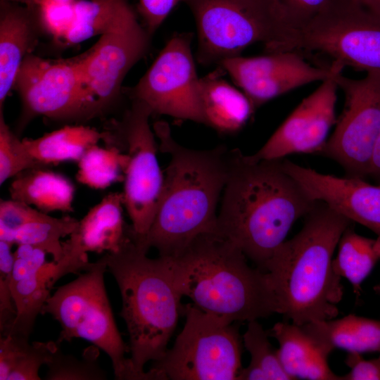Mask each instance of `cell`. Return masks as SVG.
Segmentation results:
<instances>
[{
    "mask_svg": "<svg viewBox=\"0 0 380 380\" xmlns=\"http://www.w3.org/2000/svg\"><path fill=\"white\" fill-rule=\"evenodd\" d=\"M283 159L253 161L232 150L217 217L216 233L262 271L295 222L317 202L286 171Z\"/></svg>",
    "mask_w": 380,
    "mask_h": 380,
    "instance_id": "6da1fadb",
    "label": "cell"
},
{
    "mask_svg": "<svg viewBox=\"0 0 380 380\" xmlns=\"http://www.w3.org/2000/svg\"><path fill=\"white\" fill-rule=\"evenodd\" d=\"M153 130L170 161L151 226L145 236L132 239L147 252L154 248L160 256L174 258L198 236L216 233L217 203L229 177L231 151L184 147L165 122L155 123Z\"/></svg>",
    "mask_w": 380,
    "mask_h": 380,
    "instance_id": "7a4b0ae2",
    "label": "cell"
},
{
    "mask_svg": "<svg viewBox=\"0 0 380 380\" xmlns=\"http://www.w3.org/2000/svg\"><path fill=\"white\" fill-rule=\"evenodd\" d=\"M300 232L285 240L267 262L269 277L285 319L302 326L338 315L343 286L333 255L352 221L317 201Z\"/></svg>",
    "mask_w": 380,
    "mask_h": 380,
    "instance_id": "3957f363",
    "label": "cell"
},
{
    "mask_svg": "<svg viewBox=\"0 0 380 380\" xmlns=\"http://www.w3.org/2000/svg\"><path fill=\"white\" fill-rule=\"evenodd\" d=\"M172 260L182 296L230 323L279 312L269 274L248 263L244 253L217 233L198 236Z\"/></svg>",
    "mask_w": 380,
    "mask_h": 380,
    "instance_id": "277c9868",
    "label": "cell"
},
{
    "mask_svg": "<svg viewBox=\"0 0 380 380\" xmlns=\"http://www.w3.org/2000/svg\"><path fill=\"white\" fill-rule=\"evenodd\" d=\"M147 253L130 235L118 251L102 257L120 289V315L129 334V360L137 380H153L144 366L164 355L183 310L171 258H150Z\"/></svg>",
    "mask_w": 380,
    "mask_h": 380,
    "instance_id": "5b68a950",
    "label": "cell"
},
{
    "mask_svg": "<svg viewBox=\"0 0 380 380\" xmlns=\"http://www.w3.org/2000/svg\"><path fill=\"white\" fill-rule=\"evenodd\" d=\"M198 31V59L205 64L240 56L248 46L264 44L281 51L290 28L275 0H185Z\"/></svg>",
    "mask_w": 380,
    "mask_h": 380,
    "instance_id": "8992f818",
    "label": "cell"
},
{
    "mask_svg": "<svg viewBox=\"0 0 380 380\" xmlns=\"http://www.w3.org/2000/svg\"><path fill=\"white\" fill-rule=\"evenodd\" d=\"M106 270L102 257L91 262L75 279L49 296L42 313L49 314L61 325L58 344L73 338L88 341L110 357L115 379L137 380L113 318L105 287Z\"/></svg>",
    "mask_w": 380,
    "mask_h": 380,
    "instance_id": "52a82bcc",
    "label": "cell"
},
{
    "mask_svg": "<svg viewBox=\"0 0 380 380\" xmlns=\"http://www.w3.org/2000/svg\"><path fill=\"white\" fill-rule=\"evenodd\" d=\"M182 312L186 320L174 346L149 372L154 380H237L242 369L239 328L194 303Z\"/></svg>",
    "mask_w": 380,
    "mask_h": 380,
    "instance_id": "ba28073f",
    "label": "cell"
},
{
    "mask_svg": "<svg viewBox=\"0 0 380 380\" xmlns=\"http://www.w3.org/2000/svg\"><path fill=\"white\" fill-rule=\"evenodd\" d=\"M318 51L332 63L380 72V15L360 2L291 30L284 51Z\"/></svg>",
    "mask_w": 380,
    "mask_h": 380,
    "instance_id": "9c48e42d",
    "label": "cell"
},
{
    "mask_svg": "<svg viewBox=\"0 0 380 380\" xmlns=\"http://www.w3.org/2000/svg\"><path fill=\"white\" fill-rule=\"evenodd\" d=\"M334 80L345 103L331 136L317 155L337 162L347 177L365 179L380 132V72H367L359 80L341 72Z\"/></svg>",
    "mask_w": 380,
    "mask_h": 380,
    "instance_id": "30bf717a",
    "label": "cell"
},
{
    "mask_svg": "<svg viewBox=\"0 0 380 380\" xmlns=\"http://www.w3.org/2000/svg\"><path fill=\"white\" fill-rule=\"evenodd\" d=\"M23 104V123L37 115L54 119L89 118L102 108L89 94L76 59L49 61L29 54L13 85Z\"/></svg>",
    "mask_w": 380,
    "mask_h": 380,
    "instance_id": "8fae6325",
    "label": "cell"
},
{
    "mask_svg": "<svg viewBox=\"0 0 380 380\" xmlns=\"http://www.w3.org/2000/svg\"><path fill=\"white\" fill-rule=\"evenodd\" d=\"M152 113L146 103L134 99L121 127V142L118 141L128 156L122 193L134 239L143 237L149 230L163 184L155 133L149 124Z\"/></svg>",
    "mask_w": 380,
    "mask_h": 380,
    "instance_id": "7c38bea8",
    "label": "cell"
},
{
    "mask_svg": "<svg viewBox=\"0 0 380 380\" xmlns=\"http://www.w3.org/2000/svg\"><path fill=\"white\" fill-rule=\"evenodd\" d=\"M149 35L121 0L98 42L78 58L86 87L101 108L120 93L127 72L145 54Z\"/></svg>",
    "mask_w": 380,
    "mask_h": 380,
    "instance_id": "4fadbf2b",
    "label": "cell"
},
{
    "mask_svg": "<svg viewBox=\"0 0 380 380\" xmlns=\"http://www.w3.org/2000/svg\"><path fill=\"white\" fill-rule=\"evenodd\" d=\"M153 113L205 123L191 37H172L133 89Z\"/></svg>",
    "mask_w": 380,
    "mask_h": 380,
    "instance_id": "5bb4252c",
    "label": "cell"
},
{
    "mask_svg": "<svg viewBox=\"0 0 380 380\" xmlns=\"http://www.w3.org/2000/svg\"><path fill=\"white\" fill-rule=\"evenodd\" d=\"M250 100L255 110L266 102L302 86L323 82L342 72L336 64L316 67L296 51L227 58L219 64Z\"/></svg>",
    "mask_w": 380,
    "mask_h": 380,
    "instance_id": "9a60e30c",
    "label": "cell"
},
{
    "mask_svg": "<svg viewBox=\"0 0 380 380\" xmlns=\"http://www.w3.org/2000/svg\"><path fill=\"white\" fill-rule=\"evenodd\" d=\"M338 85L334 77L321 82L305 97L254 154L253 161L284 158L293 153H315L321 151L331 127L335 113Z\"/></svg>",
    "mask_w": 380,
    "mask_h": 380,
    "instance_id": "2e32d148",
    "label": "cell"
},
{
    "mask_svg": "<svg viewBox=\"0 0 380 380\" xmlns=\"http://www.w3.org/2000/svg\"><path fill=\"white\" fill-rule=\"evenodd\" d=\"M123 207L122 193L112 192L78 221L69 239L63 242V255L55 263L52 286L68 274L87 270L91 264L88 253H113L120 249L130 234V225L124 220Z\"/></svg>",
    "mask_w": 380,
    "mask_h": 380,
    "instance_id": "e0dca14e",
    "label": "cell"
},
{
    "mask_svg": "<svg viewBox=\"0 0 380 380\" xmlns=\"http://www.w3.org/2000/svg\"><path fill=\"white\" fill-rule=\"evenodd\" d=\"M286 171L315 201L372 230L380 240V184L320 173L283 159Z\"/></svg>",
    "mask_w": 380,
    "mask_h": 380,
    "instance_id": "ac0fdd59",
    "label": "cell"
},
{
    "mask_svg": "<svg viewBox=\"0 0 380 380\" xmlns=\"http://www.w3.org/2000/svg\"><path fill=\"white\" fill-rule=\"evenodd\" d=\"M17 246L11 279L16 317L6 335L29 338L37 315L51 296L55 262L47 261L46 252L39 247Z\"/></svg>",
    "mask_w": 380,
    "mask_h": 380,
    "instance_id": "d6986e66",
    "label": "cell"
},
{
    "mask_svg": "<svg viewBox=\"0 0 380 380\" xmlns=\"http://www.w3.org/2000/svg\"><path fill=\"white\" fill-rule=\"evenodd\" d=\"M42 8L0 1V109L13 88L20 67L37 43Z\"/></svg>",
    "mask_w": 380,
    "mask_h": 380,
    "instance_id": "ffe728a7",
    "label": "cell"
},
{
    "mask_svg": "<svg viewBox=\"0 0 380 380\" xmlns=\"http://www.w3.org/2000/svg\"><path fill=\"white\" fill-rule=\"evenodd\" d=\"M268 332L278 341L281 364L292 380H342L329 368V355L301 326L279 322Z\"/></svg>",
    "mask_w": 380,
    "mask_h": 380,
    "instance_id": "44dd1931",
    "label": "cell"
},
{
    "mask_svg": "<svg viewBox=\"0 0 380 380\" xmlns=\"http://www.w3.org/2000/svg\"><path fill=\"white\" fill-rule=\"evenodd\" d=\"M301 327L328 355L336 348L349 353H380V320L350 314Z\"/></svg>",
    "mask_w": 380,
    "mask_h": 380,
    "instance_id": "7402d4cb",
    "label": "cell"
},
{
    "mask_svg": "<svg viewBox=\"0 0 380 380\" xmlns=\"http://www.w3.org/2000/svg\"><path fill=\"white\" fill-rule=\"evenodd\" d=\"M9 192L11 199L45 213L73 210L72 183L63 175L44 167L29 168L18 174L11 184Z\"/></svg>",
    "mask_w": 380,
    "mask_h": 380,
    "instance_id": "603a6c76",
    "label": "cell"
},
{
    "mask_svg": "<svg viewBox=\"0 0 380 380\" xmlns=\"http://www.w3.org/2000/svg\"><path fill=\"white\" fill-rule=\"evenodd\" d=\"M201 101L205 124L222 132H234L255 110L248 98L217 75L201 78Z\"/></svg>",
    "mask_w": 380,
    "mask_h": 380,
    "instance_id": "cb8c5ba5",
    "label": "cell"
},
{
    "mask_svg": "<svg viewBox=\"0 0 380 380\" xmlns=\"http://www.w3.org/2000/svg\"><path fill=\"white\" fill-rule=\"evenodd\" d=\"M106 133L83 126H65L37 139L23 140L29 156L37 167L66 161L78 162L84 153L102 139Z\"/></svg>",
    "mask_w": 380,
    "mask_h": 380,
    "instance_id": "d4e9b609",
    "label": "cell"
},
{
    "mask_svg": "<svg viewBox=\"0 0 380 380\" xmlns=\"http://www.w3.org/2000/svg\"><path fill=\"white\" fill-rule=\"evenodd\" d=\"M58 347L52 341L29 343V338L0 336V380H39L40 367Z\"/></svg>",
    "mask_w": 380,
    "mask_h": 380,
    "instance_id": "484cf974",
    "label": "cell"
},
{
    "mask_svg": "<svg viewBox=\"0 0 380 380\" xmlns=\"http://www.w3.org/2000/svg\"><path fill=\"white\" fill-rule=\"evenodd\" d=\"M379 260L380 240L359 235L350 225L339 239L333 268L339 277L350 282L358 298L362 283Z\"/></svg>",
    "mask_w": 380,
    "mask_h": 380,
    "instance_id": "4316f807",
    "label": "cell"
},
{
    "mask_svg": "<svg viewBox=\"0 0 380 380\" xmlns=\"http://www.w3.org/2000/svg\"><path fill=\"white\" fill-rule=\"evenodd\" d=\"M78 221L70 216L57 218L39 211L12 233L9 243L39 247L51 255L52 260L58 262L63 255L61 239L70 236Z\"/></svg>",
    "mask_w": 380,
    "mask_h": 380,
    "instance_id": "83f0119b",
    "label": "cell"
},
{
    "mask_svg": "<svg viewBox=\"0 0 380 380\" xmlns=\"http://www.w3.org/2000/svg\"><path fill=\"white\" fill-rule=\"evenodd\" d=\"M90 147L77 162V180L91 189H103L124 180L128 156L119 145Z\"/></svg>",
    "mask_w": 380,
    "mask_h": 380,
    "instance_id": "f1b7e54d",
    "label": "cell"
},
{
    "mask_svg": "<svg viewBox=\"0 0 380 380\" xmlns=\"http://www.w3.org/2000/svg\"><path fill=\"white\" fill-rule=\"evenodd\" d=\"M121 0H79L73 2V18L63 38L69 44L101 34Z\"/></svg>",
    "mask_w": 380,
    "mask_h": 380,
    "instance_id": "f546056e",
    "label": "cell"
},
{
    "mask_svg": "<svg viewBox=\"0 0 380 380\" xmlns=\"http://www.w3.org/2000/svg\"><path fill=\"white\" fill-rule=\"evenodd\" d=\"M99 348H87L82 358L64 354L58 347L46 362V380H104L106 374L99 365Z\"/></svg>",
    "mask_w": 380,
    "mask_h": 380,
    "instance_id": "4dcf8cb0",
    "label": "cell"
},
{
    "mask_svg": "<svg viewBox=\"0 0 380 380\" xmlns=\"http://www.w3.org/2000/svg\"><path fill=\"white\" fill-rule=\"evenodd\" d=\"M269 332L265 331L258 320L248 322L247 329L243 335V342L251 355L248 367L262 372L267 380H292L284 371L277 350L269 341Z\"/></svg>",
    "mask_w": 380,
    "mask_h": 380,
    "instance_id": "1f68e13d",
    "label": "cell"
},
{
    "mask_svg": "<svg viewBox=\"0 0 380 380\" xmlns=\"http://www.w3.org/2000/svg\"><path fill=\"white\" fill-rule=\"evenodd\" d=\"M290 30L315 18L348 8L360 0H275ZM361 3V2H360Z\"/></svg>",
    "mask_w": 380,
    "mask_h": 380,
    "instance_id": "d6a6232c",
    "label": "cell"
},
{
    "mask_svg": "<svg viewBox=\"0 0 380 380\" xmlns=\"http://www.w3.org/2000/svg\"><path fill=\"white\" fill-rule=\"evenodd\" d=\"M37 167L20 140L6 124L0 109V184L20 172Z\"/></svg>",
    "mask_w": 380,
    "mask_h": 380,
    "instance_id": "836d02e7",
    "label": "cell"
},
{
    "mask_svg": "<svg viewBox=\"0 0 380 380\" xmlns=\"http://www.w3.org/2000/svg\"><path fill=\"white\" fill-rule=\"evenodd\" d=\"M13 244L0 240V336L6 335L16 317L11 279L14 262Z\"/></svg>",
    "mask_w": 380,
    "mask_h": 380,
    "instance_id": "e575fe53",
    "label": "cell"
},
{
    "mask_svg": "<svg viewBox=\"0 0 380 380\" xmlns=\"http://www.w3.org/2000/svg\"><path fill=\"white\" fill-rule=\"evenodd\" d=\"M40 210L13 199L0 202V240L9 242L12 233Z\"/></svg>",
    "mask_w": 380,
    "mask_h": 380,
    "instance_id": "d590c367",
    "label": "cell"
},
{
    "mask_svg": "<svg viewBox=\"0 0 380 380\" xmlns=\"http://www.w3.org/2000/svg\"><path fill=\"white\" fill-rule=\"evenodd\" d=\"M185 0H139L138 10L149 34L163 23L174 7Z\"/></svg>",
    "mask_w": 380,
    "mask_h": 380,
    "instance_id": "8d00e7d4",
    "label": "cell"
},
{
    "mask_svg": "<svg viewBox=\"0 0 380 380\" xmlns=\"http://www.w3.org/2000/svg\"><path fill=\"white\" fill-rule=\"evenodd\" d=\"M358 353H349L345 362L350 369L342 376V380H380V354L371 360H365Z\"/></svg>",
    "mask_w": 380,
    "mask_h": 380,
    "instance_id": "74e56055",
    "label": "cell"
},
{
    "mask_svg": "<svg viewBox=\"0 0 380 380\" xmlns=\"http://www.w3.org/2000/svg\"><path fill=\"white\" fill-rule=\"evenodd\" d=\"M368 176L380 184V132L374 148Z\"/></svg>",
    "mask_w": 380,
    "mask_h": 380,
    "instance_id": "f35d334b",
    "label": "cell"
},
{
    "mask_svg": "<svg viewBox=\"0 0 380 380\" xmlns=\"http://www.w3.org/2000/svg\"><path fill=\"white\" fill-rule=\"evenodd\" d=\"M8 1L17 3L27 7H39L47 2L49 0H6Z\"/></svg>",
    "mask_w": 380,
    "mask_h": 380,
    "instance_id": "ab89813d",
    "label": "cell"
},
{
    "mask_svg": "<svg viewBox=\"0 0 380 380\" xmlns=\"http://www.w3.org/2000/svg\"><path fill=\"white\" fill-rule=\"evenodd\" d=\"M360 1L368 9L380 15V0H360Z\"/></svg>",
    "mask_w": 380,
    "mask_h": 380,
    "instance_id": "60d3db41",
    "label": "cell"
},
{
    "mask_svg": "<svg viewBox=\"0 0 380 380\" xmlns=\"http://www.w3.org/2000/svg\"><path fill=\"white\" fill-rule=\"evenodd\" d=\"M375 291L380 293V284L374 287Z\"/></svg>",
    "mask_w": 380,
    "mask_h": 380,
    "instance_id": "b9f144b4",
    "label": "cell"
}]
</instances>
